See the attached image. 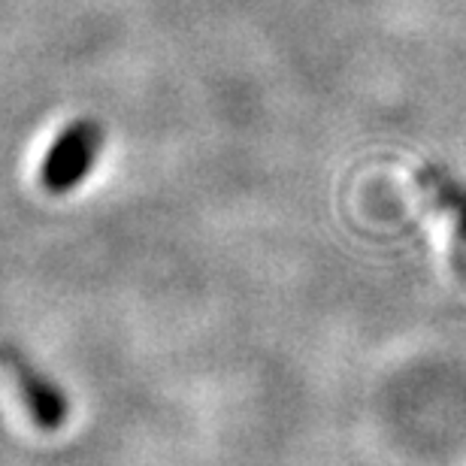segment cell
Segmentation results:
<instances>
[{
    "mask_svg": "<svg viewBox=\"0 0 466 466\" xmlns=\"http://www.w3.org/2000/svg\"><path fill=\"white\" fill-rule=\"evenodd\" d=\"M104 139H106V127L100 118L86 116L70 121L43 157L40 167L43 188L49 194H58V198L79 188L88 179L91 167H95L100 148H104Z\"/></svg>",
    "mask_w": 466,
    "mask_h": 466,
    "instance_id": "1",
    "label": "cell"
},
{
    "mask_svg": "<svg viewBox=\"0 0 466 466\" xmlns=\"http://www.w3.org/2000/svg\"><path fill=\"white\" fill-rule=\"evenodd\" d=\"M0 376L13 385L22 406L27 409V415H31V421L40 431H58V427L67 424L70 415L67 394L13 339H0Z\"/></svg>",
    "mask_w": 466,
    "mask_h": 466,
    "instance_id": "2",
    "label": "cell"
},
{
    "mask_svg": "<svg viewBox=\"0 0 466 466\" xmlns=\"http://www.w3.org/2000/svg\"><path fill=\"white\" fill-rule=\"evenodd\" d=\"M412 182L436 216L451 221V267L466 279V185L440 164H421L412 170Z\"/></svg>",
    "mask_w": 466,
    "mask_h": 466,
    "instance_id": "3",
    "label": "cell"
}]
</instances>
